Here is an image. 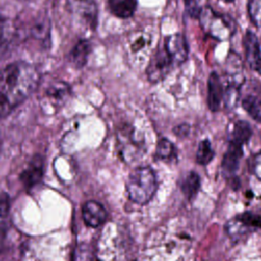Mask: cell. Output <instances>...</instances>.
I'll use <instances>...</instances> for the list:
<instances>
[{
	"instance_id": "cell-10",
	"label": "cell",
	"mask_w": 261,
	"mask_h": 261,
	"mask_svg": "<svg viewBox=\"0 0 261 261\" xmlns=\"http://www.w3.org/2000/svg\"><path fill=\"white\" fill-rule=\"evenodd\" d=\"M44 173V161L40 156H35L28 166L22 170L19 178L28 189L35 187L42 178Z\"/></svg>"
},
{
	"instance_id": "cell-22",
	"label": "cell",
	"mask_w": 261,
	"mask_h": 261,
	"mask_svg": "<svg viewBox=\"0 0 261 261\" xmlns=\"http://www.w3.org/2000/svg\"><path fill=\"white\" fill-rule=\"evenodd\" d=\"M12 33L11 24L7 18L0 15V52L7 46Z\"/></svg>"
},
{
	"instance_id": "cell-26",
	"label": "cell",
	"mask_w": 261,
	"mask_h": 261,
	"mask_svg": "<svg viewBox=\"0 0 261 261\" xmlns=\"http://www.w3.org/2000/svg\"><path fill=\"white\" fill-rule=\"evenodd\" d=\"M10 208V198L6 193L0 194V217H5Z\"/></svg>"
},
{
	"instance_id": "cell-19",
	"label": "cell",
	"mask_w": 261,
	"mask_h": 261,
	"mask_svg": "<svg viewBox=\"0 0 261 261\" xmlns=\"http://www.w3.org/2000/svg\"><path fill=\"white\" fill-rule=\"evenodd\" d=\"M214 158V151L211 147V143L209 140H202L196 152V161L200 165H207Z\"/></svg>"
},
{
	"instance_id": "cell-21",
	"label": "cell",
	"mask_w": 261,
	"mask_h": 261,
	"mask_svg": "<svg viewBox=\"0 0 261 261\" xmlns=\"http://www.w3.org/2000/svg\"><path fill=\"white\" fill-rule=\"evenodd\" d=\"M244 226L261 228V214H256L251 211L243 212L234 217Z\"/></svg>"
},
{
	"instance_id": "cell-7",
	"label": "cell",
	"mask_w": 261,
	"mask_h": 261,
	"mask_svg": "<svg viewBox=\"0 0 261 261\" xmlns=\"http://www.w3.org/2000/svg\"><path fill=\"white\" fill-rule=\"evenodd\" d=\"M164 48L173 65H179L188 59L189 46L181 34H173L165 39Z\"/></svg>"
},
{
	"instance_id": "cell-18",
	"label": "cell",
	"mask_w": 261,
	"mask_h": 261,
	"mask_svg": "<svg viewBox=\"0 0 261 261\" xmlns=\"http://www.w3.org/2000/svg\"><path fill=\"white\" fill-rule=\"evenodd\" d=\"M155 157L163 161H172L176 159V149L169 140L163 138L157 143Z\"/></svg>"
},
{
	"instance_id": "cell-9",
	"label": "cell",
	"mask_w": 261,
	"mask_h": 261,
	"mask_svg": "<svg viewBox=\"0 0 261 261\" xmlns=\"http://www.w3.org/2000/svg\"><path fill=\"white\" fill-rule=\"evenodd\" d=\"M82 215L85 223L91 227H98L107 219V212L105 208L100 203L93 200L87 201L84 204Z\"/></svg>"
},
{
	"instance_id": "cell-14",
	"label": "cell",
	"mask_w": 261,
	"mask_h": 261,
	"mask_svg": "<svg viewBox=\"0 0 261 261\" xmlns=\"http://www.w3.org/2000/svg\"><path fill=\"white\" fill-rule=\"evenodd\" d=\"M91 51L90 42L86 39L80 40L71 49L69 53V60L74 67L81 68L83 67L89 58V54Z\"/></svg>"
},
{
	"instance_id": "cell-6",
	"label": "cell",
	"mask_w": 261,
	"mask_h": 261,
	"mask_svg": "<svg viewBox=\"0 0 261 261\" xmlns=\"http://www.w3.org/2000/svg\"><path fill=\"white\" fill-rule=\"evenodd\" d=\"M171 65H173L172 61L168 56L164 46L157 49V51L151 58L146 70L149 81L152 83H157L163 80L170 70Z\"/></svg>"
},
{
	"instance_id": "cell-11",
	"label": "cell",
	"mask_w": 261,
	"mask_h": 261,
	"mask_svg": "<svg viewBox=\"0 0 261 261\" xmlns=\"http://www.w3.org/2000/svg\"><path fill=\"white\" fill-rule=\"evenodd\" d=\"M118 142H119V150L122 158L129 162L134 158V154L136 156V152L140 149V144L135 136L134 130L130 129H123L119 133L118 136Z\"/></svg>"
},
{
	"instance_id": "cell-5",
	"label": "cell",
	"mask_w": 261,
	"mask_h": 261,
	"mask_svg": "<svg viewBox=\"0 0 261 261\" xmlns=\"http://www.w3.org/2000/svg\"><path fill=\"white\" fill-rule=\"evenodd\" d=\"M203 29L217 39H226L232 34L234 25L229 23V18L219 15L209 7L201 11L199 16Z\"/></svg>"
},
{
	"instance_id": "cell-15",
	"label": "cell",
	"mask_w": 261,
	"mask_h": 261,
	"mask_svg": "<svg viewBox=\"0 0 261 261\" xmlns=\"http://www.w3.org/2000/svg\"><path fill=\"white\" fill-rule=\"evenodd\" d=\"M244 46L246 59L250 66H252L261 57V50L257 37L250 31L244 37Z\"/></svg>"
},
{
	"instance_id": "cell-27",
	"label": "cell",
	"mask_w": 261,
	"mask_h": 261,
	"mask_svg": "<svg viewBox=\"0 0 261 261\" xmlns=\"http://www.w3.org/2000/svg\"><path fill=\"white\" fill-rule=\"evenodd\" d=\"M189 130H190V126H189L188 124H180V125H177V126L174 128V133H175V135L178 136V137L188 136Z\"/></svg>"
},
{
	"instance_id": "cell-8",
	"label": "cell",
	"mask_w": 261,
	"mask_h": 261,
	"mask_svg": "<svg viewBox=\"0 0 261 261\" xmlns=\"http://www.w3.org/2000/svg\"><path fill=\"white\" fill-rule=\"evenodd\" d=\"M243 146L240 143L229 141L227 150L223 156L222 162H221V169L225 176L233 175L240 165V161L244 155Z\"/></svg>"
},
{
	"instance_id": "cell-28",
	"label": "cell",
	"mask_w": 261,
	"mask_h": 261,
	"mask_svg": "<svg viewBox=\"0 0 261 261\" xmlns=\"http://www.w3.org/2000/svg\"><path fill=\"white\" fill-rule=\"evenodd\" d=\"M251 67L261 75V57Z\"/></svg>"
},
{
	"instance_id": "cell-20",
	"label": "cell",
	"mask_w": 261,
	"mask_h": 261,
	"mask_svg": "<svg viewBox=\"0 0 261 261\" xmlns=\"http://www.w3.org/2000/svg\"><path fill=\"white\" fill-rule=\"evenodd\" d=\"M242 106L252 118L261 123V100L249 95L243 99Z\"/></svg>"
},
{
	"instance_id": "cell-17",
	"label": "cell",
	"mask_w": 261,
	"mask_h": 261,
	"mask_svg": "<svg viewBox=\"0 0 261 261\" xmlns=\"http://www.w3.org/2000/svg\"><path fill=\"white\" fill-rule=\"evenodd\" d=\"M252 134L253 132H252L251 125L247 121L238 120L233 125L229 141H233L242 145H245L251 139Z\"/></svg>"
},
{
	"instance_id": "cell-12",
	"label": "cell",
	"mask_w": 261,
	"mask_h": 261,
	"mask_svg": "<svg viewBox=\"0 0 261 261\" xmlns=\"http://www.w3.org/2000/svg\"><path fill=\"white\" fill-rule=\"evenodd\" d=\"M223 91L222 86L219 80V76L216 72H211L208 80V106L209 109L213 112H216L220 108V103L222 101Z\"/></svg>"
},
{
	"instance_id": "cell-16",
	"label": "cell",
	"mask_w": 261,
	"mask_h": 261,
	"mask_svg": "<svg viewBox=\"0 0 261 261\" xmlns=\"http://www.w3.org/2000/svg\"><path fill=\"white\" fill-rule=\"evenodd\" d=\"M200 186L201 181L199 174L195 171H190L182 180L180 189L188 200H193L197 196Z\"/></svg>"
},
{
	"instance_id": "cell-23",
	"label": "cell",
	"mask_w": 261,
	"mask_h": 261,
	"mask_svg": "<svg viewBox=\"0 0 261 261\" xmlns=\"http://www.w3.org/2000/svg\"><path fill=\"white\" fill-rule=\"evenodd\" d=\"M75 261H98L94 249L88 244H82L76 249Z\"/></svg>"
},
{
	"instance_id": "cell-24",
	"label": "cell",
	"mask_w": 261,
	"mask_h": 261,
	"mask_svg": "<svg viewBox=\"0 0 261 261\" xmlns=\"http://www.w3.org/2000/svg\"><path fill=\"white\" fill-rule=\"evenodd\" d=\"M248 12L252 22L261 28V0H250L248 3Z\"/></svg>"
},
{
	"instance_id": "cell-29",
	"label": "cell",
	"mask_w": 261,
	"mask_h": 261,
	"mask_svg": "<svg viewBox=\"0 0 261 261\" xmlns=\"http://www.w3.org/2000/svg\"><path fill=\"white\" fill-rule=\"evenodd\" d=\"M4 237H5L4 228L0 226V249L2 248V245H3V242H4Z\"/></svg>"
},
{
	"instance_id": "cell-25",
	"label": "cell",
	"mask_w": 261,
	"mask_h": 261,
	"mask_svg": "<svg viewBox=\"0 0 261 261\" xmlns=\"http://www.w3.org/2000/svg\"><path fill=\"white\" fill-rule=\"evenodd\" d=\"M185 7L188 14L192 18H199L202 8L200 6V0H184Z\"/></svg>"
},
{
	"instance_id": "cell-1",
	"label": "cell",
	"mask_w": 261,
	"mask_h": 261,
	"mask_svg": "<svg viewBox=\"0 0 261 261\" xmlns=\"http://www.w3.org/2000/svg\"><path fill=\"white\" fill-rule=\"evenodd\" d=\"M40 73L35 65L17 60L0 70V117L9 114L38 88Z\"/></svg>"
},
{
	"instance_id": "cell-4",
	"label": "cell",
	"mask_w": 261,
	"mask_h": 261,
	"mask_svg": "<svg viewBox=\"0 0 261 261\" xmlns=\"http://www.w3.org/2000/svg\"><path fill=\"white\" fill-rule=\"evenodd\" d=\"M70 96V87L64 82L50 84L42 93L40 103L46 113H55L67 102Z\"/></svg>"
},
{
	"instance_id": "cell-2",
	"label": "cell",
	"mask_w": 261,
	"mask_h": 261,
	"mask_svg": "<svg viewBox=\"0 0 261 261\" xmlns=\"http://www.w3.org/2000/svg\"><path fill=\"white\" fill-rule=\"evenodd\" d=\"M157 190L156 175L149 166L135 168L126 180V192L128 198L139 204H147L155 195Z\"/></svg>"
},
{
	"instance_id": "cell-30",
	"label": "cell",
	"mask_w": 261,
	"mask_h": 261,
	"mask_svg": "<svg viewBox=\"0 0 261 261\" xmlns=\"http://www.w3.org/2000/svg\"><path fill=\"white\" fill-rule=\"evenodd\" d=\"M222 1H224V2H232L233 0H222Z\"/></svg>"
},
{
	"instance_id": "cell-13",
	"label": "cell",
	"mask_w": 261,
	"mask_h": 261,
	"mask_svg": "<svg viewBox=\"0 0 261 261\" xmlns=\"http://www.w3.org/2000/svg\"><path fill=\"white\" fill-rule=\"evenodd\" d=\"M109 11L116 17L128 18L137 8V0H107Z\"/></svg>"
},
{
	"instance_id": "cell-3",
	"label": "cell",
	"mask_w": 261,
	"mask_h": 261,
	"mask_svg": "<svg viewBox=\"0 0 261 261\" xmlns=\"http://www.w3.org/2000/svg\"><path fill=\"white\" fill-rule=\"evenodd\" d=\"M66 8L77 27L93 31L97 24V5L94 0H66Z\"/></svg>"
}]
</instances>
